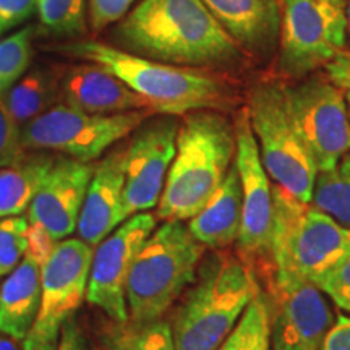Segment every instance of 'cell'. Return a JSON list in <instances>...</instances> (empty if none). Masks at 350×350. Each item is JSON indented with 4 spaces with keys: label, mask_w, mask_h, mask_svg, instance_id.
Returning a JSON list of instances; mask_svg holds the SVG:
<instances>
[{
    "label": "cell",
    "mask_w": 350,
    "mask_h": 350,
    "mask_svg": "<svg viewBox=\"0 0 350 350\" xmlns=\"http://www.w3.org/2000/svg\"><path fill=\"white\" fill-rule=\"evenodd\" d=\"M116 38L131 54L180 67L227 65L242 52L201 0H142Z\"/></svg>",
    "instance_id": "1"
},
{
    "label": "cell",
    "mask_w": 350,
    "mask_h": 350,
    "mask_svg": "<svg viewBox=\"0 0 350 350\" xmlns=\"http://www.w3.org/2000/svg\"><path fill=\"white\" fill-rule=\"evenodd\" d=\"M235 151L237 137L229 119L211 111L185 113L156 217L183 222L196 216L226 178Z\"/></svg>",
    "instance_id": "2"
},
{
    "label": "cell",
    "mask_w": 350,
    "mask_h": 350,
    "mask_svg": "<svg viewBox=\"0 0 350 350\" xmlns=\"http://www.w3.org/2000/svg\"><path fill=\"white\" fill-rule=\"evenodd\" d=\"M62 52L109 70L156 113L185 116L219 107L226 99L224 86L201 70L159 62L96 41L67 44Z\"/></svg>",
    "instance_id": "3"
},
{
    "label": "cell",
    "mask_w": 350,
    "mask_h": 350,
    "mask_svg": "<svg viewBox=\"0 0 350 350\" xmlns=\"http://www.w3.org/2000/svg\"><path fill=\"white\" fill-rule=\"evenodd\" d=\"M260 292L250 266L216 253L200 266L193 287L174 317L177 350H217Z\"/></svg>",
    "instance_id": "4"
},
{
    "label": "cell",
    "mask_w": 350,
    "mask_h": 350,
    "mask_svg": "<svg viewBox=\"0 0 350 350\" xmlns=\"http://www.w3.org/2000/svg\"><path fill=\"white\" fill-rule=\"evenodd\" d=\"M204 247L182 221H165L142 245L126 281L131 321H152L195 282Z\"/></svg>",
    "instance_id": "5"
},
{
    "label": "cell",
    "mask_w": 350,
    "mask_h": 350,
    "mask_svg": "<svg viewBox=\"0 0 350 350\" xmlns=\"http://www.w3.org/2000/svg\"><path fill=\"white\" fill-rule=\"evenodd\" d=\"M271 256L278 275L314 282L350 252V229L273 185Z\"/></svg>",
    "instance_id": "6"
},
{
    "label": "cell",
    "mask_w": 350,
    "mask_h": 350,
    "mask_svg": "<svg viewBox=\"0 0 350 350\" xmlns=\"http://www.w3.org/2000/svg\"><path fill=\"white\" fill-rule=\"evenodd\" d=\"M245 109L266 172L294 198L312 203L318 169L288 116L284 86L258 83Z\"/></svg>",
    "instance_id": "7"
},
{
    "label": "cell",
    "mask_w": 350,
    "mask_h": 350,
    "mask_svg": "<svg viewBox=\"0 0 350 350\" xmlns=\"http://www.w3.org/2000/svg\"><path fill=\"white\" fill-rule=\"evenodd\" d=\"M151 113L148 109H139L104 116L57 103L21 126V143L26 151H54L91 163L112 144L129 137Z\"/></svg>",
    "instance_id": "8"
},
{
    "label": "cell",
    "mask_w": 350,
    "mask_h": 350,
    "mask_svg": "<svg viewBox=\"0 0 350 350\" xmlns=\"http://www.w3.org/2000/svg\"><path fill=\"white\" fill-rule=\"evenodd\" d=\"M347 44L345 0H284L279 68L305 78L326 67Z\"/></svg>",
    "instance_id": "9"
},
{
    "label": "cell",
    "mask_w": 350,
    "mask_h": 350,
    "mask_svg": "<svg viewBox=\"0 0 350 350\" xmlns=\"http://www.w3.org/2000/svg\"><path fill=\"white\" fill-rule=\"evenodd\" d=\"M93 247L81 239H64L41 266V305L23 339V350H54L65 323L86 299Z\"/></svg>",
    "instance_id": "10"
},
{
    "label": "cell",
    "mask_w": 350,
    "mask_h": 350,
    "mask_svg": "<svg viewBox=\"0 0 350 350\" xmlns=\"http://www.w3.org/2000/svg\"><path fill=\"white\" fill-rule=\"evenodd\" d=\"M288 116L318 172L350 151V117L344 91L321 77L284 86Z\"/></svg>",
    "instance_id": "11"
},
{
    "label": "cell",
    "mask_w": 350,
    "mask_h": 350,
    "mask_svg": "<svg viewBox=\"0 0 350 350\" xmlns=\"http://www.w3.org/2000/svg\"><path fill=\"white\" fill-rule=\"evenodd\" d=\"M156 229V217L138 213L100 240L93 250L86 300L116 323L129 321L126 281L142 245Z\"/></svg>",
    "instance_id": "12"
},
{
    "label": "cell",
    "mask_w": 350,
    "mask_h": 350,
    "mask_svg": "<svg viewBox=\"0 0 350 350\" xmlns=\"http://www.w3.org/2000/svg\"><path fill=\"white\" fill-rule=\"evenodd\" d=\"M271 349L319 350L334 325L323 291L306 279L274 274L268 299Z\"/></svg>",
    "instance_id": "13"
},
{
    "label": "cell",
    "mask_w": 350,
    "mask_h": 350,
    "mask_svg": "<svg viewBox=\"0 0 350 350\" xmlns=\"http://www.w3.org/2000/svg\"><path fill=\"white\" fill-rule=\"evenodd\" d=\"M237 151L235 167L242 183V221L237 237L243 261L271 255L274 221V198L269 175L261 163L260 150L253 135L247 109L235 124Z\"/></svg>",
    "instance_id": "14"
},
{
    "label": "cell",
    "mask_w": 350,
    "mask_h": 350,
    "mask_svg": "<svg viewBox=\"0 0 350 350\" xmlns=\"http://www.w3.org/2000/svg\"><path fill=\"white\" fill-rule=\"evenodd\" d=\"M174 116L142 124L125 146L124 211L129 219L157 206L175 154Z\"/></svg>",
    "instance_id": "15"
},
{
    "label": "cell",
    "mask_w": 350,
    "mask_h": 350,
    "mask_svg": "<svg viewBox=\"0 0 350 350\" xmlns=\"http://www.w3.org/2000/svg\"><path fill=\"white\" fill-rule=\"evenodd\" d=\"M96 165L73 157L54 161L28 208L29 224L46 227L57 240L73 234Z\"/></svg>",
    "instance_id": "16"
},
{
    "label": "cell",
    "mask_w": 350,
    "mask_h": 350,
    "mask_svg": "<svg viewBox=\"0 0 350 350\" xmlns=\"http://www.w3.org/2000/svg\"><path fill=\"white\" fill-rule=\"evenodd\" d=\"M125 146L112 150L96 165L78 219V235L96 247L126 221L124 211Z\"/></svg>",
    "instance_id": "17"
},
{
    "label": "cell",
    "mask_w": 350,
    "mask_h": 350,
    "mask_svg": "<svg viewBox=\"0 0 350 350\" xmlns=\"http://www.w3.org/2000/svg\"><path fill=\"white\" fill-rule=\"evenodd\" d=\"M240 49L266 54L279 41L282 3L279 0H201Z\"/></svg>",
    "instance_id": "18"
},
{
    "label": "cell",
    "mask_w": 350,
    "mask_h": 350,
    "mask_svg": "<svg viewBox=\"0 0 350 350\" xmlns=\"http://www.w3.org/2000/svg\"><path fill=\"white\" fill-rule=\"evenodd\" d=\"M60 99L90 113H120L148 109V104L109 70L96 64L72 67L59 80Z\"/></svg>",
    "instance_id": "19"
},
{
    "label": "cell",
    "mask_w": 350,
    "mask_h": 350,
    "mask_svg": "<svg viewBox=\"0 0 350 350\" xmlns=\"http://www.w3.org/2000/svg\"><path fill=\"white\" fill-rule=\"evenodd\" d=\"M242 221V183L235 164L201 211L188 219L191 235L204 247L226 248L237 242Z\"/></svg>",
    "instance_id": "20"
},
{
    "label": "cell",
    "mask_w": 350,
    "mask_h": 350,
    "mask_svg": "<svg viewBox=\"0 0 350 350\" xmlns=\"http://www.w3.org/2000/svg\"><path fill=\"white\" fill-rule=\"evenodd\" d=\"M41 305V265L26 253L0 286V332L21 340L28 336Z\"/></svg>",
    "instance_id": "21"
},
{
    "label": "cell",
    "mask_w": 350,
    "mask_h": 350,
    "mask_svg": "<svg viewBox=\"0 0 350 350\" xmlns=\"http://www.w3.org/2000/svg\"><path fill=\"white\" fill-rule=\"evenodd\" d=\"M54 161V156L42 151L26 152L18 163L0 167V217L28 211Z\"/></svg>",
    "instance_id": "22"
},
{
    "label": "cell",
    "mask_w": 350,
    "mask_h": 350,
    "mask_svg": "<svg viewBox=\"0 0 350 350\" xmlns=\"http://www.w3.org/2000/svg\"><path fill=\"white\" fill-rule=\"evenodd\" d=\"M59 99V80L44 70H33V72L25 73L15 85L3 93V100L8 111L20 126L49 111Z\"/></svg>",
    "instance_id": "23"
},
{
    "label": "cell",
    "mask_w": 350,
    "mask_h": 350,
    "mask_svg": "<svg viewBox=\"0 0 350 350\" xmlns=\"http://www.w3.org/2000/svg\"><path fill=\"white\" fill-rule=\"evenodd\" d=\"M312 204L350 229V151L332 169L318 172Z\"/></svg>",
    "instance_id": "24"
},
{
    "label": "cell",
    "mask_w": 350,
    "mask_h": 350,
    "mask_svg": "<svg viewBox=\"0 0 350 350\" xmlns=\"http://www.w3.org/2000/svg\"><path fill=\"white\" fill-rule=\"evenodd\" d=\"M217 350H271L269 310L266 295L258 292Z\"/></svg>",
    "instance_id": "25"
},
{
    "label": "cell",
    "mask_w": 350,
    "mask_h": 350,
    "mask_svg": "<svg viewBox=\"0 0 350 350\" xmlns=\"http://www.w3.org/2000/svg\"><path fill=\"white\" fill-rule=\"evenodd\" d=\"M107 350H177L172 326L164 319L120 323L111 336Z\"/></svg>",
    "instance_id": "26"
},
{
    "label": "cell",
    "mask_w": 350,
    "mask_h": 350,
    "mask_svg": "<svg viewBox=\"0 0 350 350\" xmlns=\"http://www.w3.org/2000/svg\"><path fill=\"white\" fill-rule=\"evenodd\" d=\"M33 33L31 26H26L0 39V94L15 85L31 64Z\"/></svg>",
    "instance_id": "27"
},
{
    "label": "cell",
    "mask_w": 350,
    "mask_h": 350,
    "mask_svg": "<svg viewBox=\"0 0 350 350\" xmlns=\"http://www.w3.org/2000/svg\"><path fill=\"white\" fill-rule=\"evenodd\" d=\"M41 23L57 34H75L85 28V0H38Z\"/></svg>",
    "instance_id": "28"
},
{
    "label": "cell",
    "mask_w": 350,
    "mask_h": 350,
    "mask_svg": "<svg viewBox=\"0 0 350 350\" xmlns=\"http://www.w3.org/2000/svg\"><path fill=\"white\" fill-rule=\"evenodd\" d=\"M28 217H0V278L10 274L25 258L28 252Z\"/></svg>",
    "instance_id": "29"
},
{
    "label": "cell",
    "mask_w": 350,
    "mask_h": 350,
    "mask_svg": "<svg viewBox=\"0 0 350 350\" xmlns=\"http://www.w3.org/2000/svg\"><path fill=\"white\" fill-rule=\"evenodd\" d=\"M26 152L21 143V126L8 111L3 94H0V167L18 163Z\"/></svg>",
    "instance_id": "30"
},
{
    "label": "cell",
    "mask_w": 350,
    "mask_h": 350,
    "mask_svg": "<svg viewBox=\"0 0 350 350\" xmlns=\"http://www.w3.org/2000/svg\"><path fill=\"white\" fill-rule=\"evenodd\" d=\"M344 312H350V252L314 281Z\"/></svg>",
    "instance_id": "31"
},
{
    "label": "cell",
    "mask_w": 350,
    "mask_h": 350,
    "mask_svg": "<svg viewBox=\"0 0 350 350\" xmlns=\"http://www.w3.org/2000/svg\"><path fill=\"white\" fill-rule=\"evenodd\" d=\"M133 0H90V25L94 31L122 20Z\"/></svg>",
    "instance_id": "32"
},
{
    "label": "cell",
    "mask_w": 350,
    "mask_h": 350,
    "mask_svg": "<svg viewBox=\"0 0 350 350\" xmlns=\"http://www.w3.org/2000/svg\"><path fill=\"white\" fill-rule=\"evenodd\" d=\"M38 7V0H0V38L25 23Z\"/></svg>",
    "instance_id": "33"
},
{
    "label": "cell",
    "mask_w": 350,
    "mask_h": 350,
    "mask_svg": "<svg viewBox=\"0 0 350 350\" xmlns=\"http://www.w3.org/2000/svg\"><path fill=\"white\" fill-rule=\"evenodd\" d=\"M26 237H28V252L26 253L31 258H34L41 266L49 260L51 255L55 250L57 243L60 242V240H57L46 227L39 224H29Z\"/></svg>",
    "instance_id": "34"
},
{
    "label": "cell",
    "mask_w": 350,
    "mask_h": 350,
    "mask_svg": "<svg viewBox=\"0 0 350 350\" xmlns=\"http://www.w3.org/2000/svg\"><path fill=\"white\" fill-rule=\"evenodd\" d=\"M54 350H93L90 340L78 326L75 318H70L60 331L59 342Z\"/></svg>",
    "instance_id": "35"
},
{
    "label": "cell",
    "mask_w": 350,
    "mask_h": 350,
    "mask_svg": "<svg viewBox=\"0 0 350 350\" xmlns=\"http://www.w3.org/2000/svg\"><path fill=\"white\" fill-rule=\"evenodd\" d=\"M319 350H350V317L340 314L327 331Z\"/></svg>",
    "instance_id": "36"
},
{
    "label": "cell",
    "mask_w": 350,
    "mask_h": 350,
    "mask_svg": "<svg viewBox=\"0 0 350 350\" xmlns=\"http://www.w3.org/2000/svg\"><path fill=\"white\" fill-rule=\"evenodd\" d=\"M327 80L340 90L350 91V52L342 51L326 65Z\"/></svg>",
    "instance_id": "37"
},
{
    "label": "cell",
    "mask_w": 350,
    "mask_h": 350,
    "mask_svg": "<svg viewBox=\"0 0 350 350\" xmlns=\"http://www.w3.org/2000/svg\"><path fill=\"white\" fill-rule=\"evenodd\" d=\"M0 350H23L18 347L16 340L10 338V336H5L0 332Z\"/></svg>",
    "instance_id": "38"
},
{
    "label": "cell",
    "mask_w": 350,
    "mask_h": 350,
    "mask_svg": "<svg viewBox=\"0 0 350 350\" xmlns=\"http://www.w3.org/2000/svg\"><path fill=\"white\" fill-rule=\"evenodd\" d=\"M345 16H347V41L350 44V0H345Z\"/></svg>",
    "instance_id": "39"
},
{
    "label": "cell",
    "mask_w": 350,
    "mask_h": 350,
    "mask_svg": "<svg viewBox=\"0 0 350 350\" xmlns=\"http://www.w3.org/2000/svg\"><path fill=\"white\" fill-rule=\"evenodd\" d=\"M345 100H347V109H349V117H350V91H344Z\"/></svg>",
    "instance_id": "40"
}]
</instances>
